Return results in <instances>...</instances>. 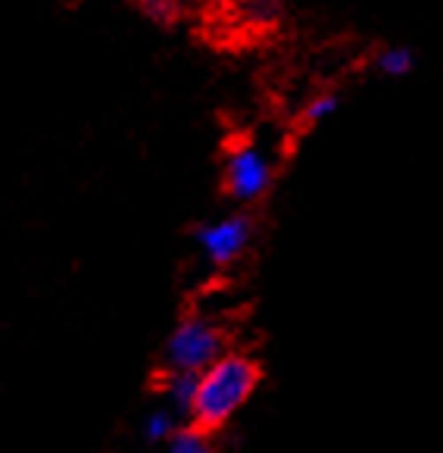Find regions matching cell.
Returning <instances> with one entry per match:
<instances>
[{
  "label": "cell",
  "mask_w": 443,
  "mask_h": 453,
  "mask_svg": "<svg viewBox=\"0 0 443 453\" xmlns=\"http://www.w3.org/2000/svg\"><path fill=\"white\" fill-rule=\"evenodd\" d=\"M263 385V363L247 350H225L197 375V391L187 422L218 434L247 407Z\"/></svg>",
  "instance_id": "1"
},
{
  "label": "cell",
  "mask_w": 443,
  "mask_h": 453,
  "mask_svg": "<svg viewBox=\"0 0 443 453\" xmlns=\"http://www.w3.org/2000/svg\"><path fill=\"white\" fill-rule=\"evenodd\" d=\"M287 0H218L200 10V35L216 50H253L279 35Z\"/></svg>",
  "instance_id": "2"
},
{
  "label": "cell",
  "mask_w": 443,
  "mask_h": 453,
  "mask_svg": "<svg viewBox=\"0 0 443 453\" xmlns=\"http://www.w3.org/2000/svg\"><path fill=\"white\" fill-rule=\"evenodd\" d=\"M275 173H279V163L269 150L256 144L250 138L228 141L225 154H222V194L241 207H253L275 185Z\"/></svg>",
  "instance_id": "3"
},
{
  "label": "cell",
  "mask_w": 443,
  "mask_h": 453,
  "mask_svg": "<svg viewBox=\"0 0 443 453\" xmlns=\"http://www.w3.org/2000/svg\"><path fill=\"white\" fill-rule=\"evenodd\" d=\"M232 350V334L218 319L206 313H185L179 326L165 341V366L163 369H191L200 372L212 360Z\"/></svg>",
  "instance_id": "4"
},
{
  "label": "cell",
  "mask_w": 443,
  "mask_h": 453,
  "mask_svg": "<svg viewBox=\"0 0 443 453\" xmlns=\"http://www.w3.org/2000/svg\"><path fill=\"white\" fill-rule=\"evenodd\" d=\"M253 238H256V213L250 207H241L225 219L203 222L194 228V241L216 269H228L232 263H238Z\"/></svg>",
  "instance_id": "5"
},
{
  "label": "cell",
  "mask_w": 443,
  "mask_h": 453,
  "mask_svg": "<svg viewBox=\"0 0 443 453\" xmlns=\"http://www.w3.org/2000/svg\"><path fill=\"white\" fill-rule=\"evenodd\" d=\"M128 7L138 10L147 22L159 28H179L191 16L187 0H128Z\"/></svg>",
  "instance_id": "6"
},
{
  "label": "cell",
  "mask_w": 443,
  "mask_h": 453,
  "mask_svg": "<svg viewBox=\"0 0 443 453\" xmlns=\"http://www.w3.org/2000/svg\"><path fill=\"white\" fill-rule=\"evenodd\" d=\"M197 375L200 372H191V369H163V375H159V391L172 400V407L185 416L191 413L194 391H197Z\"/></svg>",
  "instance_id": "7"
},
{
  "label": "cell",
  "mask_w": 443,
  "mask_h": 453,
  "mask_svg": "<svg viewBox=\"0 0 443 453\" xmlns=\"http://www.w3.org/2000/svg\"><path fill=\"white\" fill-rule=\"evenodd\" d=\"M371 69L384 79H403L416 69V50L403 44H387L378 47L375 57H371Z\"/></svg>",
  "instance_id": "8"
},
{
  "label": "cell",
  "mask_w": 443,
  "mask_h": 453,
  "mask_svg": "<svg viewBox=\"0 0 443 453\" xmlns=\"http://www.w3.org/2000/svg\"><path fill=\"white\" fill-rule=\"evenodd\" d=\"M165 444L175 453H210V450H216V434L203 432V428H197L194 422L185 419L181 426L172 428V434L165 438Z\"/></svg>",
  "instance_id": "9"
},
{
  "label": "cell",
  "mask_w": 443,
  "mask_h": 453,
  "mask_svg": "<svg viewBox=\"0 0 443 453\" xmlns=\"http://www.w3.org/2000/svg\"><path fill=\"white\" fill-rule=\"evenodd\" d=\"M338 110H340V94L328 88V91H318L306 100V107L300 110L297 122H300V128H312L322 119H328V116H334Z\"/></svg>",
  "instance_id": "10"
},
{
  "label": "cell",
  "mask_w": 443,
  "mask_h": 453,
  "mask_svg": "<svg viewBox=\"0 0 443 453\" xmlns=\"http://www.w3.org/2000/svg\"><path fill=\"white\" fill-rule=\"evenodd\" d=\"M175 426H179V422H175V416L169 413V410H159V413H153L150 422H147V438H150V441H165L169 434H172Z\"/></svg>",
  "instance_id": "11"
},
{
  "label": "cell",
  "mask_w": 443,
  "mask_h": 453,
  "mask_svg": "<svg viewBox=\"0 0 443 453\" xmlns=\"http://www.w3.org/2000/svg\"><path fill=\"white\" fill-rule=\"evenodd\" d=\"M191 4V13H200V10L212 7V4H218V0H187Z\"/></svg>",
  "instance_id": "12"
}]
</instances>
